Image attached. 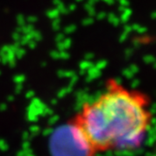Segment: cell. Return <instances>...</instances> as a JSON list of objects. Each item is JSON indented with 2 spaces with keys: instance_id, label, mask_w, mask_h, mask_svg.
<instances>
[{
  "instance_id": "6da1fadb",
  "label": "cell",
  "mask_w": 156,
  "mask_h": 156,
  "mask_svg": "<svg viewBox=\"0 0 156 156\" xmlns=\"http://www.w3.org/2000/svg\"><path fill=\"white\" fill-rule=\"evenodd\" d=\"M152 119L147 93L109 78L103 90L73 115L70 129L86 156H98L140 148Z\"/></svg>"
},
{
  "instance_id": "7a4b0ae2",
  "label": "cell",
  "mask_w": 156,
  "mask_h": 156,
  "mask_svg": "<svg viewBox=\"0 0 156 156\" xmlns=\"http://www.w3.org/2000/svg\"><path fill=\"white\" fill-rule=\"evenodd\" d=\"M153 156H156V144H155V148H154V153H153Z\"/></svg>"
}]
</instances>
